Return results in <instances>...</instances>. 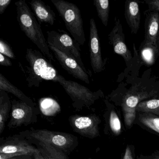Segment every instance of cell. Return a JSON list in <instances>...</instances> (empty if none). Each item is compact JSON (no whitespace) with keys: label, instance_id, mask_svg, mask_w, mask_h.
<instances>
[{"label":"cell","instance_id":"1","mask_svg":"<svg viewBox=\"0 0 159 159\" xmlns=\"http://www.w3.org/2000/svg\"><path fill=\"white\" fill-rule=\"evenodd\" d=\"M17 11V20L21 30L34 43L44 56L54 61L47 40L43 35L41 25L26 2L20 0L15 2Z\"/></svg>","mask_w":159,"mask_h":159},{"label":"cell","instance_id":"2","mask_svg":"<svg viewBox=\"0 0 159 159\" xmlns=\"http://www.w3.org/2000/svg\"><path fill=\"white\" fill-rule=\"evenodd\" d=\"M26 60L28 66L24 70L29 87H39L43 80L56 82L58 71L39 51L28 48L26 52Z\"/></svg>","mask_w":159,"mask_h":159},{"label":"cell","instance_id":"3","mask_svg":"<svg viewBox=\"0 0 159 159\" xmlns=\"http://www.w3.org/2000/svg\"><path fill=\"white\" fill-rule=\"evenodd\" d=\"M110 97L117 106L121 107L126 127L132 126L136 118V108L142 101L159 97L158 90L153 88H148V86H137L131 88L124 93L118 97Z\"/></svg>","mask_w":159,"mask_h":159},{"label":"cell","instance_id":"4","mask_svg":"<svg viewBox=\"0 0 159 159\" xmlns=\"http://www.w3.org/2000/svg\"><path fill=\"white\" fill-rule=\"evenodd\" d=\"M65 23L68 31L80 45L86 41L83 21L79 7L74 3L64 0H51Z\"/></svg>","mask_w":159,"mask_h":159},{"label":"cell","instance_id":"5","mask_svg":"<svg viewBox=\"0 0 159 159\" xmlns=\"http://www.w3.org/2000/svg\"><path fill=\"white\" fill-rule=\"evenodd\" d=\"M56 82L59 83L73 101V107L77 109L83 107L89 108L100 98L104 97L101 90L92 92L90 89L76 82L68 80L59 75Z\"/></svg>","mask_w":159,"mask_h":159},{"label":"cell","instance_id":"6","mask_svg":"<svg viewBox=\"0 0 159 159\" xmlns=\"http://www.w3.org/2000/svg\"><path fill=\"white\" fill-rule=\"evenodd\" d=\"M48 45L57 48L76 60L83 69L91 77L92 73L84 66L81 57L80 44L66 31L62 30L47 31Z\"/></svg>","mask_w":159,"mask_h":159},{"label":"cell","instance_id":"7","mask_svg":"<svg viewBox=\"0 0 159 159\" xmlns=\"http://www.w3.org/2000/svg\"><path fill=\"white\" fill-rule=\"evenodd\" d=\"M20 134L34 141L52 145L63 152L68 151L75 145L74 136L67 133L47 130H32L21 132Z\"/></svg>","mask_w":159,"mask_h":159},{"label":"cell","instance_id":"8","mask_svg":"<svg viewBox=\"0 0 159 159\" xmlns=\"http://www.w3.org/2000/svg\"><path fill=\"white\" fill-rule=\"evenodd\" d=\"M69 121L74 132L82 136L93 139L99 135L98 125L101 120L95 114L73 115L70 117Z\"/></svg>","mask_w":159,"mask_h":159},{"label":"cell","instance_id":"9","mask_svg":"<svg viewBox=\"0 0 159 159\" xmlns=\"http://www.w3.org/2000/svg\"><path fill=\"white\" fill-rule=\"evenodd\" d=\"M108 38L114 52L124 58L127 67H131L134 58L131 52L126 46L122 26L120 19L117 17H115V25Z\"/></svg>","mask_w":159,"mask_h":159},{"label":"cell","instance_id":"10","mask_svg":"<svg viewBox=\"0 0 159 159\" xmlns=\"http://www.w3.org/2000/svg\"><path fill=\"white\" fill-rule=\"evenodd\" d=\"M89 38V52L91 66L95 73H100L105 70L106 63L102 58L98 30L94 18H91L90 20Z\"/></svg>","mask_w":159,"mask_h":159},{"label":"cell","instance_id":"11","mask_svg":"<svg viewBox=\"0 0 159 159\" xmlns=\"http://www.w3.org/2000/svg\"><path fill=\"white\" fill-rule=\"evenodd\" d=\"M48 45L59 64L70 75L75 79L80 80L87 84H90V75L82 68L76 60L57 48L52 45Z\"/></svg>","mask_w":159,"mask_h":159},{"label":"cell","instance_id":"12","mask_svg":"<svg viewBox=\"0 0 159 159\" xmlns=\"http://www.w3.org/2000/svg\"><path fill=\"white\" fill-rule=\"evenodd\" d=\"M11 115L8 126L15 128L25 125H27L34 120L36 115V108L20 100L13 99L11 101Z\"/></svg>","mask_w":159,"mask_h":159},{"label":"cell","instance_id":"13","mask_svg":"<svg viewBox=\"0 0 159 159\" xmlns=\"http://www.w3.org/2000/svg\"><path fill=\"white\" fill-rule=\"evenodd\" d=\"M145 39L148 43L159 47V13L150 12L146 16Z\"/></svg>","mask_w":159,"mask_h":159},{"label":"cell","instance_id":"14","mask_svg":"<svg viewBox=\"0 0 159 159\" xmlns=\"http://www.w3.org/2000/svg\"><path fill=\"white\" fill-rule=\"evenodd\" d=\"M30 3L40 25L43 23H46L51 25H54L56 16L49 5L41 0H32Z\"/></svg>","mask_w":159,"mask_h":159},{"label":"cell","instance_id":"15","mask_svg":"<svg viewBox=\"0 0 159 159\" xmlns=\"http://www.w3.org/2000/svg\"><path fill=\"white\" fill-rule=\"evenodd\" d=\"M125 16L132 34H137L140 28V10L137 2L126 1L125 5Z\"/></svg>","mask_w":159,"mask_h":159},{"label":"cell","instance_id":"16","mask_svg":"<svg viewBox=\"0 0 159 159\" xmlns=\"http://www.w3.org/2000/svg\"><path fill=\"white\" fill-rule=\"evenodd\" d=\"M37 148L25 140L13 139L7 141L0 146V153H10L16 152H28L33 153L39 152Z\"/></svg>","mask_w":159,"mask_h":159},{"label":"cell","instance_id":"17","mask_svg":"<svg viewBox=\"0 0 159 159\" xmlns=\"http://www.w3.org/2000/svg\"><path fill=\"white\" fill-rule=\"evenodd\" d=\"M139 56L144 64L152 66L159 56V47L143 41L139 47Z\"/></svg>","mask_w":159,"mask_h":159},{"label":"cell","instance_id":"18","mask_svg":"<svg viewBox=\"0 0 159 159\" xmlns=\"http://www.w3.org/2000/svg\"><path fill=\"white\" fill-rule=\"evenodd\" d=\"M0 90L14 95L20 100L33 107H35L36 106V104L31 98L26 96L21 90L10 82L2 73H0Z\"/></svg>","mask_w":159,"mask_h":159},{"label":"cell","instance_id":"19","mask_svg":"<svg viewBox=\"0 0 159 159\" xmlns=\"http://www.w3.org/2000/svg\"><path fill=\"white\" fill-rule=\"evenodd\" d=\"M11 101L10 100L8 93L0 90V134L4 130L5 122L11 108Z\"/></svg>","mask_w":159,"mask_h":159},{"label":"cell","instance_id":"20","mask_svg":"<svg viewBox=\"0 0 159 159\" xmlns=\"http://www.w3.org/2000/svg\"><path fill=\"white\" fill-rule=\"evenodd\" d=\"M93 4L102 24L105 27L107 26L110 10L109 1L108 0H94Z\"/></svg>","mask_w":159,"mask_h":159},{"label":"cell","instance_id":"21","mask_svg":"<svg viewBox=\"0 0 159 159\" xmlns=\"http://www.w3.org/2000/svg\"><path fill=\"white\" fill-rule=\"evenodd\" d=\"M136 111L152 113L159 117V97L142 101L137 106Z\"/></svg>","mask_w":159,"mask_h":159},{"label":"cell","instance_id":"22","mask_svg":"<svg viewBox=\"0 0 159 159\" xmlns=\"http://www.w3.org/2000/svg\"><path fill=\"white\" fill-rule=\"evenodd\" d=\"M139 122L159 134V117L152 113L141 112L139 114Z\"/></svg>","mask_w":159,"mask_h":159},{"label":"cell","instance_id":"23","mask_svg":"<svg viewBox=\"0 0 159 159\" xmlns=\"http://www.w3.org/2000/svg\"><path fill=\"white\" fill-rule=\"evenodd\" d=\"M39 148L42 149L45 153L55 159H69L63 151L52 145L36 141Z\"/></svg>","mask_w":159,"mask_h":159},{"label":"cell","instance_id":"24","mask_svg":"<svg viewBox=\"0 0 159 159\" xmlns=\"http://www.w3.org/2000/svg\"><path fill=\"white\" fill-rule=\"evenodd\" d=\"M109 123L112 133L116 135H119L121 131V124L120 119L114 110H112L111 111Z\"/></svg>","mask_w":159,"mask_h":159},{"label":"cell","instance_id":"25","mask_svg":"<svg viewBox=\"0 0 159 159\" xmlns=\"http://www.w3.org/2000/svg\"><path fill=\"white\" fill-rule=\"evenodd\" d=\"M0 53L4 55L9 58L15 59V55L11 47L2 39L0 40Z\"/></svg>","mask_w":159,"mask_h":159},{"label":"cell","instance_id":"26","mask_svg":"<svg viewBox=\"0 0 159 159\" xmlns=\"http://www.w3.org/2000/svg\"><path fill=\"white\" fill-rule=\"evenodd\" d=\"M145 2L148 5L150 11L159 13V0H146Z\"/></svg>","mask_w":159,"mask_h":159},{"label":"cell","instance_id":"27","mask_svg":"<svg viewBox=\"0 0 159 159\" xmlns=\"http://www.w3.org/2000/svg\"><path fill=\"white\" fill-rule=\"evenodd\" d=\"M33 154V153H29L28 152H16L10 153H0V159H9L15 157L21 156L22 155Z\"/></svg>","mask_w":159,"mask_h":159},{"label":"cell","instance_id":"28","mask_svg":"<svg viewBox=\"0 0 159 159\" xmlns=\"http://www.w3.org/2000/svg\"><path fill=\"white\" fill-rule=\"evenodd\" d=\"M0 65L4 66H12V63L9 57L0 53Z\"/></svg>","mask_w":159,"mask_h":159},{"label":"cell","instance_id":"29","mask_svg":"<svg viewBox=\"0 0 159 159\" xmlns=\"http://www.w3.org/2000/svg\"><path fill=\"white\" fill-rule=\"evenodd\" d=\"M11 2V0H0V15L4 13L5 10Z\"/></svg>","mask_w":159,"mask_h":159},{"label":"cell","instance_id":"30","mask_svg":"<svg viewBox=\"0 0 159 159\" xmlns=\"http://www.w3.org/2000/svg\"><path fill=\"white\" fill-rule=\"evenodd\" d=\"M123 159H133L131 149H130V148L128 146H127V148H126V150H125V155L124 156Z\"/></svg>","mask_w":159,"mask_h":159},{"label":"cell","instance_id":"31","mask_svg":"<svg viewBox=\"0 0 159 159\" xmlns=\"http://www.w3.org/2000/svg\"><path fill=\"white\" fill-rule=\"evenodd\" d=\"M33 155L34 156V159H45L40 150L38 152H35Z\"/></svg>","mask_w":159,"mask_h":159},{"label":"cell","instance_id":"32","mask_svg":"<svg viewBox=\"0 0 159 159\" xmlns=\"http://www.w3.org/2000/svg\"><path fill=\"white\" fill-rule=\"evenodd\" d=\"M31 155H33V154H29V155H25V157H22V156H24V155H22V156H20V157H19V156L18 157H15V158H11V159H31V157H30V156Z\"/></svg>","mask_w":159,"mask_h":159},{"label":"cell","instance_id":"33","mask_svg":"<svg viewBox=\"0 0 159 159\" xmlns=\"http://www.w3.org/2000/svg\"><path fill=\"white\" fill-rule=\"evenodd\" d=\"M39 148V149L41 152L42 153L43 155V157H44L45 159H49V158H48V156H47V154H46V153H45V152H44L42 149H41Z\"/></svg>","mask_w":159,"mask_h":159},{"label":"cell","instance_id":"34","mask_svg":"<svg viewBox=\"0 0 159 159\" xmlns=\"http://www.w3.org/2000/svg\"><path fill=\"white\" fill-rule=\"evenodd\" d=\"M46 154H47V156H48V158H49V159H55L53 158L52 157H51V156H49L47 153H46Z\"/></svg>","mask_w":159,"mask_h":159},{"label":"cell","instance_id":"35","mask_svg":"<svg viewBox=\"0 0 159 159\" xmlns=\"http://www.w3.org/2000/svg\"><path fill=\"white\" fill-rule=\"evenodd\" d=\"M152 159H159V156H155L154 158H152Z\"/></svg>","mask_w":159,"mask_h":159},{"label":"cell","instance_id":"36","mask_svg":"<svg viewBox=\"0 0 159 159\" xmlns=\"http://www.w3.org/2000/svg\"></svg>","mask_w":159,"mask_h":159},{"label":"cell","instance_id":"37","mask_svg":"<svg viewBox=\"0 0 159 159\" xmlns=\"http://www.w3.org/2000/svg\"><path fill=\"white\" fill-rule=\"evenodd\" d=\"M91 159V158H90V159Z\"/></svg>","mask_w":159,"mask_h":159}]
</instances>
